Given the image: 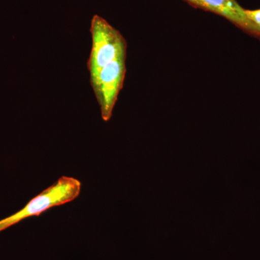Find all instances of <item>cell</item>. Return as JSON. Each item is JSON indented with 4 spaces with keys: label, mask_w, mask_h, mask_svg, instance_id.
I'll use <instances>...</instances> for the list:
<instances>
[{
    "label": "cell",
    "mask_w": 260,
    "mask_h": 260,
    "mask_svg": "<svg viewBox=\"0 0 260 260\" xmlns=\"http://www.w3.org/2000/svg\"><path fill=\"white\" fill-rule=\"evenodd\" d=\"M92 46L87 68L104 121L110 120L126 73L125 39L105 19L90 25Z\"/></svg>",
    "instance_id": "obj_1"
},
{
    "label": "cell",
    "mask_w": 260,
    "mask_h": 260,
    "mask_svg": "<svg viewBox=\"0 0 260 260\" xmlns=\"http://www.w3.org/2000/svg\"><path fill=\"white\" fill-rule=\"evenodd\" d=\"M81 191V182L75 178L62 177L54 184L32 198L23 209L3 219L7 227L29 217L38 216L53 207L66 204L76 199Z\"/></svg>",
    "instance_id": "obj_2"
},
{
    "label": "cell",
    "mask_w": 260,
    "mask_h": 260,
    "mask_svg": "<svg viewBox=\"0 0 260 260\" xmlns=\"http://www.w3.org/2000/svg\"><path fill=\"white\" fill-rule=\"evenodd\" d=\"M245 13L248 18L260 28V9L254 10H245Z\"/></svg>",
    "instance_id": "obj_3"
},
{
    "label": "cell",
    "mask_w": 260,
    "mask_h": 260,
    "mask_svg": "<svg viewBox=\"0 0 260 260\" xmlns=\"http://www.w3.org/2000/svg\"><path fill=\"white\" fill-rule=\"evenodd\" d=\"M8 227H7L6 224H5L4 222L3 221V220H0V232L5 230V229H6Z\"/></svg>",
    "instance_id": "obj_4"
}]
</instances>
